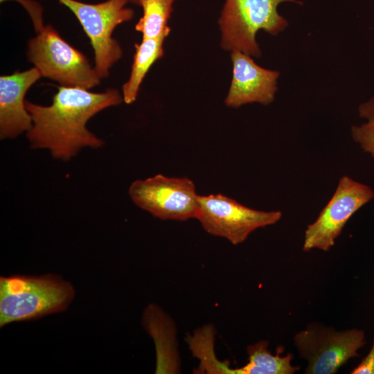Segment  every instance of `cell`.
Segmentation results:
<instances>
[{
    "label": "cell",
    "instance_id": "cell-10",
    "mask_svg": "<svg viewBox=\"0 0 374 374\" xmlns=\"http://www.w3.org/2000/svg\"><path fill=\"white\" fill-rule=\"evenodd\" d=\"M231 53L233 75L225 105L238 108L253 103L263 105L273 103L278 89L279 72L259 66L251 55L243 52Z\"/></svg>",
    "mask_w": 374,
    "mask_h": 374
},
{
    "label": "cell",
    "instance_id": "cell-20",
    "mask_svg": "<svg viewBox=\"0 0 374 374\" xmlns=\"http://www.w3.org/2000/svg\"><path fill=\"white\" fill-rule=\"evenodd\" d=\"M131 2L136 3L137 4V0H130Z\"/></svg>",
    "mask_w": 374,
    "mask_h": 374
},
{
    "label": "cell",
    "instance_id": "cell-6",
    "mask_svg": "<svg viewBox=\"0 0 374 374\" xmlns=\"http://www.w3.org/2000/svg\"><path fill=\"white\" fill-rule=\"evenodd\" d=\"M299 355L308 362V374H333L349 359L358 356L366 344L362 330L337 331L319 323H311L293 339Z\"/></svg>",
    "mask_w": 374,
    "mask_h": 374
},
{
    "label": "cell",
    "instance_id": "cell-2",
    "mask_svg": "<svg viewBox=\"0 0 374 374\" xmlns=\"http://www.w3.org/2000/svg\"><path fill=\"white\" fill-rule=\"evenodd\" d=\"M72 285L53 274L0 278V327L60 312L73 299Z\"/></svg>",
    "mask_w": 374,
    "mask_h": 374
},
{
    "label": "cell",
    "instance_id": "cell-12",
    "mask_svg": "<svg viewBox=\"0 0 374 374\" xmlns=\"http://www.w3.org/2000/svg\"><path fill=\"white\" fill-rule=\"evenodd\" d=\"M143 322L155 344V373H179L180 359L177 350L176 328L173 321L159 307L150 304L144 311Z\"/></svg>",
    "mask_w": 374,
    "mask_h": 374
},
{
    "label": "cell",
    "instance_id": "cell-14",
    "mask_svg": "<svg viewBox=\"0 0 374 374\" xmlns=\"http://www.w3.org/2000/svg\"><path fill=\"white\" fill-rule=\"evenodd\" d=\"M283 351L281 347L277 355L271 354L265 340L250 344L247 348L249 362L242 368H232L231 374H293L300 366L291 364L294 357L292 353L281 357L280 353Z\"/></svg>",
    "mask_w": 374,
    "mask_h": 374
},
{
    "label": "cell",
    "instance_id": "cell-9",
    "mask_svg": "<svg viewBox=\"0 0 374 374\" xmlns=\"http://www.w3.org/2000/svg\"><path fill=\"white\" fill-rule=\"evenodd\" d=\"M373 198L374 190L369 186L342 176L329 202L305 229L303 251H329L350 217Z\"/></svg>",
    "mask_w": 374,
    "mask_h": 374
},
{
    "label": "cell",
    "instance_id": "cell-17",
    "mask_svg": "<svg viewBox=\"0 0 374 374\" xmlns=\"http://www.w3.org/2000/svg\"><path fill=\"white\" fill-rule=\"evenodd\" d=\"M358 114L365 122L351 127V137L364 152L374 159V97L359 105Z\"/></svg>",
    "mask_w": 374,
    "mask_h": 374
},
{
    "label": "cell",
    "instance_id": "cell-5",
    "mask_svg": "<svg viewBox=\"0 0 374 374\" xmlns=\"http://www.w3.org/2000/svg\"><path fill=\"white\" fill-rule=\"evenodd\" d=\"M57 1L71 10L89 38L94 51V68L99 76H109L111 67L123 54L112 33L117 26L133 18V10L126 7L130 1L107 0L91 4L77 0Z\"/></svg>",
    "mask_w": 374,
    "mask_h": 374
},
{
    "label": "cell",
    "instance_id": "cell-8",
    "mask_svg": "<svg viewBox=\"0 0 374 374\" xmlns=\"http://www.w3.org/2000/svg\"><path fill=\"white\" fill-rule=\"evenodd\" d=\"M128 193L136 206L155 217L177 221L195 218L199 195L193 181L187 177L159 174L134 181Z\"/></svg>",
    "mask_w": 374,
    "mask_h": 374
},
{
    "label": "cell",
    "instance_id": "cell-1",
    "mask_svg": "<svg viewBox=\"0 0 374 374\" xmlns=\"http://www.w3.org/2000/svg\"><path fill=\"white\" fill-rule=\"evenodd\" d=\"M123 96L115 89L95 93L60 86L51 105L25 101L33 125L26 136L34 149H48L57 159L67 161L83 148H99L104 142L87 128L88 121L100 111L120 105Z\"/></svg>",
    "mask_w": 374,
    "mask_h": 374
},
{
    "label": "cell",
    "instance_id": "cell-4",
    "mask_svg": "<svg viewBox=\"0 0 374 374\" xmlns=\"http://www.w3.org/2000/svg\"><path fill=\"white\" fill-rule=\"evenodd\" d=\"M28 44V60L42 77L60 86L89 89L98 86L101 78L85 55L61 37L51 25L44 26Z\"/></svg>",
    "mask_w": 374,
    "mask_h": 374
},
{
    "label": "cell",
    "instance_id": "cell-19",
    "mask_svg": "<svg viewBox=\"0 0 374 374\" xmlns=\"http://www.w3.org/2000/svg\"><path fill=\"white\" fill-rule=\"evenodd\" d=\"M352 374H374V342L367 356L354 368Z\"/></svg>",
    "mask_w": 374,
    "mask_h": 374
},
{
    "label": "cell",
    "instance_id": "cell-7",
    "mask_svg": "<svg viewBox=\"0 0 374 374\" xmlns=\"http://www.w3.org/2000/svg\"><path fill=\"white\" fill-rule=\"evenodd\" d=\"M280 211H264L247 207L221 194L198 197L195 218L209 234L242 243L255 230L277 223Z\"/></svg>",
    "mask_w": 374,
    "mask_h": 374
},
{
    "label": "cell",
    "instance_id": "cell-16",
    "mask_svg": "<svg viewBox=\"0 0 374 374\" xmlns=\"http://www.w3.org/2000/svg\"><path fill=\"white\" fill-rule=\"evenodd\" d=\"M213 328L205 326L189 337L188 344L193 355L198 357L201 364L195 371L197 373H229L231 370L224 362L219 361L214 353Z\"/></svg>",
    "mask_w": 374,
    "mask_h": 374
},
{
    "label": "cell",
    "instance_id": "cell-18",
    "mask_svg": "<svg viewBox=\"0 0 374 374\" xmlns=\"http://www.w3.org/2000/svg\"><path fill=\"white\" fill-rule=\"evenodd\" d=\"M3 2L6 0H0ZM19 2L28 12L36 32L44 26L42 21V8L33 0H15Z\"/></svg>",
    "mask_w": 374,
    "mask_h": 374
},
{
    "label": "cell",
    "instance_id": "cell-15",
    "mask_svg": "<svg viewBox=\"0 0 374 374\" xmlns=\"http://www.w3.org/2000/svg\"><path fill=\"white\" fill-rule=\"evenodd\" d=\"M175 0H137L143 8V16L135 26V29L142 34V38L158 37L165 33H170L168 19Z\"/></svg>",
    "mask_w": 374,
    "mask_h": 374
},
{
    "label": "cell",
    "instance_id": "cell-11",
    "mask_svg": "<svg viewBox=\"0 0 374 374\" xmlns=\"http://www.w3.org/2000/svg\"><path fill=\"white\" fill-rule=\"evenodd\" d=\"M42 77L33 68L0 77V137L15 138L32 127V118L26 109L28 89Z\"/></svg>",
    "mask_w": 374,
    "mask_h": 374
},
{
    "label": "cell",
    "instance_id": "cell-13",
    "mask_svg": "<svg viewBox=\"0 0 374 374\" xmlns=\"http://www.w3.org/2000/svg\"><path fill=\"white\" fill-rule=\"evenodd\" d=\"M169 33H165L154 38H143L140 44H135L130 75L122 87L123 99L126 104L136 100L146 73L152 65L163 56V42Z\"/></svg>",
    "mask_w": 374,
    "mask_h": 374
},
{
    "label": "cell",
    "instance_id": "cell-3",
    "mask_svg": "<svg viewBox=\"0 0 374 374\" xmlns=\"http://www.w3.org/2000/svg\"><path fill=\"white\" fill-rule=\"evenodd\" d=\"M285 2L303 4L299 0H226L219 18L222 48L260 57L256 34L262 30L277 35L287 27L288 21L278 11Z\"/></svg>",
    "mask_w": 374,
    "mask_h": 374
}]
</instances>
